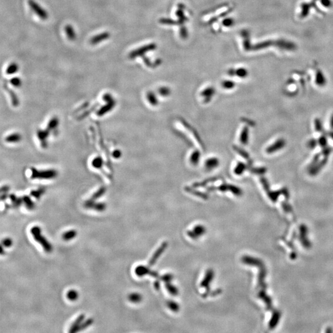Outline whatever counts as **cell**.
I'll return each mask as SVG.
<instances>
[{"label": "cell", "mask_w": 333, "mask_h": 333, "mask_svg": "<svg viewBox=\"0 0 333 333\" xmlns=\"http://www.w3.org/2000/svg\"><path fill=\"white\" fill-rule=\"evenodd\" d=\"M30 232L33 236L35 240L41 245V246L43 247L44 250L46 253H50L52 251V245L48 241V240L41 234V229L39 226H33L31 228Z\"/></svg>", "instance_id": "1"}, {"label": "cell", "mask_w": 333, "mask_h": 333, "mask_svg": "<svg viewBox=\"0 0 333 333\" xmlns=\"http://www.w3.org/2000/svg\"><path fill=\"white\" fill-rule=\"evenodd\" d=\"M156 48V45L154 43L149 44L142 47H140L132 51L128 55V57L130 59H135L136 57L143 56L148 51L154 50Z\"/></svg>", "instance_id": "2"}, {"label": "cell", "mask_w": 333, "mask_h": 333, "mask_svg": "<svg viewBox=\"0 0 333 333\" xmlns=\"http://www.w3.org/2000/svg\"><path fill=\"white\" fill-rule=\"evenodd\" d=\"M29 5L32 10L40 17V19L42 20H46L48 18V13L36 2L33 1V0H30L29 2Z\"/></svg>", "instance_id": "3"}, {"label": "cell", "mask_w": 333, "mask_h": 333, "mask_svg": "<svg viewBox=\"0 0 333 333\" xmlns=\"http://www.w3.org/2000/svg\"><path fill=\"white\" fill-rule=\"evenodd\" d=\"M327 161H328V158L323 157V159L319 160L318 161V162L313 166V168H311L310 170H308L309 174L311 176H316L323 169V168L324 167V166L326 165Z\"/></svg>", "instance_id": "4"}, {"label": "cell", "mask_w": 333, "mask_h": 333, "mask_svg": "<svg viewBox=\"0 0 333 333\" xmlns=\"http://www.w3.org/2000/svg\"><path fill=\"white\" fill-rule=\"evenodd\" d=\"M111 37V34L109 32H104L94 36L90 40V43L92 45H96L103 41L108 40Z\"/></svg>", "instance_id": "5"}, {"label": "cell", "mask_w": 333, "mask_h": 333, "mask_svg": "<svg viewBox=\"0 0 333 333\" xmlns=\"http://www.w3.org/2000/svg\"><path fill=\"white\" fill-rule=\"evenodd\" d=\"M285 146H286V141L283 138H280L278 139L272 145H271L270 147H268L267 149V152L268 153L272 154L283 149Z\"/></svg>", "instance_id": "6"}, {"label": "cell", "mask_w": 333, "mask_h": 333, "mask_svg": "<svg viewBox=\"0 0 333 333\" xmlns=\"http://www.w3.org/2000/svg\"><path fill=\"white\" fill-rule=\"evenodd\" d=\"M166 245H167V243L166 242H163L162 245L157 250L156 252L154 253V254L153 255V256L152 257V258L151 259L149 262V266H152L154 265V264L155 263V262L157 261V259L160 257V256L162 254V253L164 251V250L165 249V248L166 247Z\"/></svg>", "instance_id": "7"}, {"label": "cell", "mask_w": 333, "mask_h": 333, "mask_svg": "<svg viewBox=\"0 0 333 333\" xmlns=\"http://www.w3.org/2000/svg\"><path fill=\"white\" fill-rule=\"evenodd\" d=\"M85 319V315L83 314H81L80 315L73 323V324H72V326H70V330H69V332L70 333H73V332H78V329L79 327V326H80V324H81V323L83 321V320H84Z\"/></svg>", "instance_id": "8"}, {"label": "cell", "mask_w": 333, "mask_h": 333, "mask_svg": "<svg viewBox=\"0 0 333 333\" xmlns=\"http://www.w3.org/2000/svg\"><path fill=\"white\" fill-rule=\"evenodd\" d=\"M315 81L316 85L319 87H323L326 85V80L324 77V74L322 73L321 71L318 70L316 74V78Z\"/></svg>", "instance_id": "9"}, {"label": "cell", "mask_w": 333, "mask_h": 333, "mask_svg": "<svg viewBox=\"0 0 333 333\" xmlns=\"http://www.w3.org/2000/svg\"><path fill=\"white\" fill-rule=\"evenodd\" d=\"M65 34L67 37V38H69V40H71V41H73L74 40H75L76 38V33H75V31L74 30V29L73 28V27L70 25H67L65 27Z\"/></svg>", "instance_id": "10"}, {"label": "cell", "mask_w": 333, "mask_h": 333, "mask_svg": "<svg viewBox=\"0 0 333 333\" xmlns=\"http://www.w3.org/2000/svg\"><path fill=\"white\" fill-rule=\"evenodd\" d=\"M151 271L149 269L144 266H138L135 268V273L138 276H143L147 274H150Z\"/></svg>", "instance_id": "11"}, {"label": "cell", "mask_w": 333, "mask_h": 333, "mask_svg": "<svg viewBox=\"0 0 333 333\" xmlns=\"http://www.w3.org/2000/svg\"><path fill=\"white\" fill-rule=\"evenodd\" d=\"M312 7L311 3H304L301 5V17L305 18L307 17L310 12V8Z\"/></svg>", "instance_id": "12"}, {"label": "cell", "mask_w": 333, "mask_h": 333, "mask_svg": "<svg viewBox=\"0 0 333 333\" xmlns=\"http://www.w3.org/2000/svg\"><path fill=\"white\" fill-rule=\"evenodd\" d=\"M76 236V231L75 230L72 229L68 231L65 232L62 235V238L64 241H70L73 239Z\"/></svg>", "instance_id": "13"}, {"label": "cell", "mask_w": 333, "mask_h": 333, "mask_svg": "<svg viewBox=\"0 0 333 333\" xmlns=\"http://www.w3.org/2000/svg\"><path fill=\"white\" fill-rule=\"evenodd\" d=\"M128 299L133 303H138L142 300V296L138 293H131L128 296Z\"/></svg>", "instance_id": "14"}, {"label": "cell", "mask_w": 333, "mask_h": 333, "mask_svg": "<svg viewBox=\"0 0 333 333\" xmlns=\"http://www.w3.org/2000/svg\"><path fill=\"white\" fill-rule=\"evenodd\" d=\"M93 321H94V320H93V318H88L86 321H83L81 323V324H80V326H79V327L78 329V331H83V330L85 329L86 328H87L88 327L91 326L93 323Z\"/></svg>", "instance_id": "15"}, {"label": "cell", "mask_w": 333, "mask_h": 333, "mask_svg": "<svg viewBox=\"0 0 333 333\" xmlns=\"http://www.w3.org/2000/svg\"><path fill=\"white\" fill-rule=\"evenodd\" d=\"M67 297L69 300L71 301H75L78 297V292L75 290H70L67 294Z\"/></svg>", "instance_id": "16"}, {"label": "cell", "mask_w": 333, "mask_h": 333, "mask_svg": "<svg viewBox=\"0 0 333 333\" xmlns=\"http://www.w3.org/2000/svg\"><path fill=\"white\" fill-rule=\"evenodd\" d=\"M321 155V152H320V153H318V154H316L315 155V156L313 157V159H312V160H311V162L310 163V164H309V165H308V170H310L311 168H313V166L318 162V161H319V159H320Z\"/></svg>", "instance_id": "17"}, {"label": "cell", "mask_w": 333, "mask_h": 333, "mask_svg": "<svg viewBox=\"0 0 333 333\" xmlns=\"http://www.w3.org/2000/svg\"><path fill=\"white\" fill-rule=\"evenodd\" d=\"M13 243V241L10 238H5L0 242V244H2L5 247H10L11 246H12Z\"/></svg>", "instance_id": "18"}, {"label": "cell", "mask_w": 333, "mask_h": 333, "mask_svg": "<svg viewBox=\"0 0 333 333\" xmlns=\"http://www.w3.org/2000/svg\"><path fill=\"white\" fill-rule=\"evenodd\" d=\"M331 151H332L331 148L329 146H327L326 147H322L321 154V155H323V156L324 157H327L328 158L330 154H331Z\"/></svg>", "instance_id": "19"}, {"label": "cell", "mask_w": 333, "mask_h": 333, "mask_svg": "<svg viewBox=\"0 0 333 333\" xmlns=\"http://www.w3.org/2000/svg\"><path fill=\"white\" fill-rule=\"evenodd\" d=\"M315 127L317 132H321L323 131V125L320 119H316L315 120Z\"/></svg>", "instance_id": "20"}, {"label": "cell", "mask_w": 333, "mask_h": 333, "mask_svg": "<svg viewBox=\"0 0 333 333\" xmlns=\"http://www.w3.org/2000/svg\"><path fill=\"white\" fill-rule=\"evenodd\" d=\"M318 144H319V146L321 147V148L327 146V139H326V137L324 135H322L319 138V140L318 141Z\"/></svg>", "instance_id": "21"}, {"label": "cell", "mask_w": 333, "mask_h": 333, "mask_svg": "<svg viewBox=\"0 0 333 333\" xmlns=\"http://www.w3.org/2000/svg\"><path fill=\"white\" fill-rule=\"evenodd\" d=\"M318 144V142L317 140L315 139H310L307 143V147L311 149L315 148V147Z\"/></svg>", "instance_id": "22"}, {"label": "cell", "mask_w": 333, "mask_h": 333, "mask_svg": "<svg viewBox=\"0 0 333 333\" xmlns=\"http://www.w3.org/2000/svg\"><path fill=\"white\" fill-rule=\"evenodd\" d=\"M321 3L326 8H329L332 5V2H331V0H321Z\"/></svg>", "instance_id": "23"}, {"label": "cell", "mask_w": 333, "mask_h": 333, "mask_svg": "<svg viewBox=\"0 0 333 333\" xmlns=\"http://www.w3.org/2000/svg\"><path fill=\"white\" fill-rule=\"evenodd\" d=\"M25 201L26 202V204H27V206L29 209H32L33 208V203L32 202L30 201V199L29 198H26V199H25Z\"/></svg>", "instance_id": "24"}, {"label": "cell", "mask_w": 333, "mask_h": 333, "mask_svg": "<svg viewBox=\"0 0 333 333\" xmlns=\"http://www.w3.org/2000/svg\"><path fill=\"white\" fill-rule=\"evenodd\" d=\"M95 209H96V210H98V211H103L105 209V206L104 204H100L98 205H96L95 207Z\"/></svg>", "instance_id": "25"}, {"label": "cell", "mask_w": 333, "mask_h": 333, "mask_svg": "<svg viewBox=\"0 0 333 333\" xmlns=\"http://www.w3.org/2000/svg\"><path fill=\"white\" fill-rule=\"evenodd\" d=\"M169 307H170L171 309H172L173 310H174V311H175V310H177L178 309V307H176L177 305H176L175 303H174V302L170 303V304H169Z\"/></svg>", "instance_id": "26"}, {"label": "cell", "mask_w": 333, "mask_h": 333, "mask_svg": "<svg viewBox=\"0 0 333 333\" xmlns=\"http://www.w3.org/2000/svg\"><path fill=\"white\" fill-rule=\"evenodd\" d=\"M5 251L3 248V246L0 244V255H5Z\"/></svg>", "instance_id": "27"}, {"label": "cell", "mask_w": 333, "mask_h": 333, "mask_svg": "<svg viewBox=\"0 0 333 333\" xmlns=\"http://www.w3.org/2000/svg\"><path fill=\"white\" fill-rule=\"evenodd\" d=\"M330 125H331V129L333 130V114L331 116V121H330Z\"/></svg>", "instance_id": "28"}, {"label": "cell", "mask_w": 333, "mask_h": 333, "mask_svg": "<svg viewBox=\"0 0 333 333\" xmlns=\"http://www.w3.org/2000/svg\"><path fill=\"white\" fill-rule=\"evenodd\" d=\"M328 135H329V136L331 138H332V139H333V131H330V132H329V133H328Z\"/></svg>", "instance_id": "29"}, {"label": "cell", "mask_w": 333, "mask_h": 333, "mask_svg": "<svg viewBox=\"0 0 333 333\" xmlns=\"http://www.w3.org/2000/svg\"><path fill=\"white\" fill-rule=\"evenodd\" d=\"M155 288H156L157 289H158L159 288V282L157 281V282L155 283Z\"/></svg>", "instance_id": "30"}]
</instances>
